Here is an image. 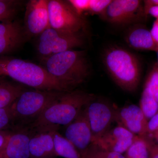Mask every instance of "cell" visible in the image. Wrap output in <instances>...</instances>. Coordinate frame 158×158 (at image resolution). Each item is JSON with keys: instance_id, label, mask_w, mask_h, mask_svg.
I'll return each mask as SVG.
<instances>
[{"instance_id": "1", "label": "cell", "mask_w": 158, "mask_h": 158, "mask_svg": "<svg viewBox=\"0 0 158 158\" xmlns=\"http://www.w3.org/2000/svg\"><path fill=\"white\" fill-rule=\"evenodd\" d=\"M95 97L93 94L83 90L64 92L31 123L30 128L39 132L58 130L60 126H67Z\"/></svg>"}, {"instance_id": "2", "label": "cell", "mask_w": 158, "mask_h": 158, "mask_svg": "<svg viewBox=\"0 0 158 158\" xmlns=\"http://www.w3.org/2000/svg\"><path fill=\"white\" fill-rule=\"evenodd\" d=\"M2 76L9 77L36 90L71 91L51 75L42 66L22 59L0 57V76Z\"/></svg>"}, {"instance_id": "3", "label": "cell", "mask_w": 158, "mask_h": 158, "mask_svg": "<svg viewBox=\"0 0 158 158\" xmlns=\"http://www.w3.org/2000/svg\"><path fill=\"white\" fill-rule=\"evenodd\" d=\"M42 62L48 72L70 90L84 83L90 73L85 51H65L44 58Z\"/></svg>"}, {"instance_id": "4", "label": "cell", "mask_w": 158, "mask_h": 158, "mask_svg": "<svg viewBox=\"0 0 158 158\" xmlns=\"http://www.w3.org/2000/svg\"><path fill=\"white\" fill-rule=\"evenodd\" d=\"M103 61L110 76L120 88L129 92L137 89L141 68L135 54L125 49L113 47L105 51Z\"/></svg>"}, {"instance_id": "5", "label": "cell", "mask_w": 158, "mask_h": 158, "mask_svg": "<svg viewBox=\"0 0 158 158\" xmlns=\"http://www.w3.org/2000/svg\"><path fill=\"white\" fill-rule=\"evenodd\" d=\"M65 92L24 90L11 105L15 122L35 120L50 105Z\"/></svg>"}, {"instance_id": "6", "label": "cell", "mask_w": 158, "mask_h": 158, "mask_svg": "<svg viewBox=\"0 0 158 158\" xmlns=\"http://www.w3.org/2000/svg\"><path fill=\"white\" fill-rule=\"evenodd\" d=\"M48 9L50 26L52 28L69 34H79L85 27L84 19L68 1L49 0Z\"/></svg>"}, {"instance_id": "7", "label": "cell", "mask_w": 158, "mask_h": 158, "mask_svg": "<svg viewBox=\"0 0 158 158\" xmlns=\"http://www.w3.org/2000/svg\"><path fill=\"white\" fill-rule=\"evenodd\" d=\"M81 33L69 34L60 32L51 27L40 35L37 49L44 58L73 50L84 45Z\"/></svg>"}, {"instance_id": "8", "label": "cell", "mask_w": 158, "mask_h": 158, "mask_svg": "<svg viewBox=\"0 0 158 158\" xmlns=\"http://www.w3.org/2000/svg\"><path fill=\"white\" fill-rule=\"evenodd\" d=\"M85 110L92 132V142L110 129L116 120V109L95 97L85 106Z\"/></svg>"}, {"instance_id": "9", "label": "cell", "mask_w": 158, "mask_h": 158, "mask_svg": "<svg viewBox=\"0 0 158 158\" xmlns=\"http://www.w3.org/2000/svg\"><path fill=\"white\" fill-rule=\"evenodd\" d=\"M65 134V138L73 144L80 154L92 144V132L85 108L66 126Z\"/></svg>"}, {"instance_id": "10", "label": "cell", "mask_w": 158, "mask_h": 158, "mask_svg": "<svg viewBox=\"0 0 158 158\" xmlns=\"http://www.w3.org/2000/svg\"><path fill=\"white\" fill-rule=\"evenodd\" d=\"M136 136L118 125L110 129L104 135L92 141V144L102 149L123 154L132 144Z\"/></svg>"}, {"instance_id": "11", "label": "cell", "mask_w": 158, "mask_h": 158, "mask_svg": "<svg viewBox=\"0 0 158 158\" xmlns=\"http://www.w3.org/2000/svg\"><path fill=\"white\" fill-rule=\"evenodd\" d=\"M48 1L31 0L26 7L25 22L27 31L32 35H40L50 27Z\"/></svg>"}, {"instance_id": "12", "label": "cell", "mask_w": 158, "mask_h": 158, "mask_svg": "<svg viewBox=\"0 0 158 158\" xmlns=\"http://www.w3.org/2000/svg\"><path fill=\"white\" fill-rule=\"evenodd\" d=\"M115 121L136 135L144 138L148 135V120L138 106L131 105L116 110Z\"/></svg>"}, {"instance_id": "13", "label": "cell", "mask_w": 158, "mask_h": 158, "mask_svg": "<svg viewBox=\"0 0 158 158\" xmlns=\"http://www.w3.org/2000/svg\"><path fill=\"white\" fill-rule=\"evenodd\" d=\"M58 130L34 132L30 141L31 158H55L54 135Z\"/></svg>"}, {"instance_id": "14", "label": "cell", "mask_w": 158, "mask_h": 158, "mask_svg": "<svg viewBox=\"0 0 158 158\" xmlns=\"http://www.w3.org/2000/svg\"><path fill=\"white\" fill-rule=\"evenodd\" d=\"M25 130L11 132L5 148V158H31L30 141L32 133Z\"/></svg>"}, {"instance_id": "15", "label": "cell", "mask_w": 158, "mask_h": 158, "mask_svg": "<svg viewBox=\"0 0 158 158\" xmlns=\"http://www.w3.org/2000/svg\"><path fill=\"white\" fill-rule=\"evenodd\" d=\"M22 29L16 22L0 23V55L13 51L21 44Z\"/></svg>"}, {"instance_id": "16", "label": "cell", "mask_w": 158, "mask_h": 158, "mask_svg": "<svg viewBox=\"0 0 158 158\" xmlns=\"http://www.w3.org/2000/svg\"><path fill=\"white\" fill-rule=\"evenodd\" d=\"M101 15L108 22L115 25H127L136 21L134 12L123 0L112 1Z\"/></svg>"}, {"instance_id": "17", "label": "cell", "mask_w": 158, "mask_h": 158, "mask_svg": "<svg viewBox=\"0 0 158 158\" xmlns=\"http://www.w3.org/2000/svg\"><path fill=\"white\" fill-rule=\"evenodd\" d=\"M125 38L128 44L135 49L158 50V46L153 39L150 31L141 25L132 27L127 31Z\"/></svg>"}, {"instance_id": "18", "label": "cell", "mask_w": 158, "mask_h": 158, "mask_svg": "<svg viewBox=\"0 0 158 158\" xmlns=\"http://www.w3.org/2000/svg\"><path fill=\"white\" fill-rule=\"evenodd\" d=\"M24 90L21 85L0 82V109L11 106Z\"/></svg>"}, {"instance_id": "19", "label": "cell", "mask_w": 158, "mask_h": 158, "mask_svg": "<svg viewBox=\"0 0 158 158\" xmlns=\"http://www.w3.org/2000/svg\"><path fill=\"white\" fill-rule=\"evenodd\" d=\"M54 142L55 152L57 156L64 158H81L73 144L58 131L54 133Z\"/></svg>"}, {"instance_id": "20", "label": "cell", "mask_w": 158, "mask_h": 158, "mask_svg": "<svg viewBox=\"0 0 158 158\" xmlns=\"http://www.w3.org/2000/svg\"><path fill=\"white\" fill-rule=\"evenodd\" d=\"M126 158H149V144L147 138L136 136L134 142L125 153Z\"/></svg>"}, {"instance_id": "21", "label": "cell", "mask_w": 158, "mask_h": 158, "mask_svg": "<svg viewBox=\"0 0 158 158\" xmlns=\"http://www.w3.org/2000/svg\"><path fill=\"white\" fill-rule=\"evenodd\" d=\"M139 107L148 121L158 112V102L152 94L144 87Z\"/></svg>"}, {"instance_id": "22", "label": "cell", "mask_w": 158, "mask_h": 158, "mask_svg": "<svg viewBox=\"0 0 158 158\" xmlns=\"http://www.w3.org/2000/svg\"><path fill=\"white\" fill-rule=\"evenodd\" d=\"M80 155L81 158H126L123 154L102 149L92 144Z\"/></svg>"}, {"instance_id": "23", "label": "cell", "mask_w": 158, "mask_h": 158, "mask_svg": "<svg viewBox=\"0 0 158 158\" xmlns=\"http://www.w3.org/2000/svg\"><path fill=\"white\" fill-rule=\"evenodd\" d=\"M18 2L0 0V23L11 21L17 11Z\"/></svg>"}, {"instance_id": "24", "label": "cell", "mask_w": 158, "mask_h": 158, "mask_svg": "<svg viewBox=\"0 0 158 158\" xmlns=\"http://www.w3.org/2000/svg\"><path fill=\"white\" fill-rule=\"evenodd\" d=\"M15 123L11 106L0 109V132L9 131Z\"/></svg>"}, {"instance_id": "25", "label": "cell", "mask_w": 158, "mask_h": 158, "mask_svg": "<svg viewBox=\"0 0 158 158\" xmlns=\"http://www.w3.org/2000/svg\"><path fill=\"white\" fill-rule=\"evenodd\" d=\"M144 88L152 94L158 103V66L156 65L148 74Z\"/></svg>"}, {"instance_id": "26", "label": "cell", "mask_w": 158, "mask_h": 158, "mask_svg": "<svg viewBox=\"0 0 158 158\" xmlns=\"http://www.w3.org/2000/svg\"><path fill=\"white\" fill-rule=\"evenodd\" d=\"M112 1V0H90L88 11L93 14L101 15L106 11Z\"/></svg>"}, {"instance_id": "27", "label": "cell", "mask_w": 158, "mask_h": 158, "mask_svg": "<svg viewBox=\"0 0 158 158\" xmlns=\"http://www.w3.org/2000/svg\"><path fill=\"white\" fill-rule=\"evenodd\" d=\"M69 3L79 15L89 11L90 0H69Z\"/></svg>"}, {"instance_id": "28", "label": "cell", "mask_w": 158, "mask_h": 158, "mask_svg": "<svg viewBox=\"0 0 158 158\" xmlns=\"http://www.w3.org/2000/svg\"><path fill=\"white\" fill-rule=\"evenodd\" d=\"M158 131V112L148 121V135H149Z\"/></svg>"}, {"instance_id": "29", "label": "cell", "mask_w": 158, "mask_h": 158, "mask_svg": "<svg viewBox=\"0 0 158 158\" xmlns=\"http://www.w3.org/2000/svg\"><path fill=\"white\" fill-rule=\"evenodd\" d=\"M147 139L149 144V158H158V145Z\"/></svg>"}, {"instance_id": "30", "label": "cell", "mask_w": 158, "mask_h": 158, "mask_svg": "<svg viewBox=\"0 0 158 158\" xmlns=\"http://www.w3.org/2000/svg\"><path fill=\"white\" fill-rule=\"evenodd\" d=\"M11 131L0 132V149H5Z\"/></svg>"}, {"instance_id": "31", "label": "cell", "mask_w": 158, "mask_h": 158, "mask_svg": "<svg viewBox=\"0 0 158 158\" xmlns=\"http://www.w3.org/2000/svg\"><path fill=\"white\" fill-rule=\"evenodd\" d=\"M150 32L154 41L158 47V18L154 22Z\"/></svg>"}, {"instance_id": "32", "label": "cell", "mask_w": 158, "mask_h": 158, "mask_svg": "<svg viewBox=\"0 0 158 158\" xmlns=\"http://www.w3.org/2000/svg\"><path fill=\"white\" fill-rule=\"evenodd\" d=\"M144 14L151 7L158 6V0H146L144 1Z\"/></svg>"}, {"instance_id": "33", "label": "cell", "mask_w": 158, "mask_h": 158, "mask_svg": "<svg viewBox=\"0 0 158 158\" xmlns=\"http://www.w3.org/2000/svg\"><path fill=\"white\" fill-rule=\"evenodd\" d=\"M146 15H150L153 17L156 18V19L158 18V6L151 7L148 10Z\"/></svg>"}, {"instance_id": "34", "label": "cell", "mask_w": 158, "mask_h": 158, "mask_svg": "<svg viewBox=\"0 0 158 158\" xmlns=\"http://www.w3.org/2000/svg\"><path fill=\"white\" fill-rule=\"evenodd\" d=\"M147 138L152 143L158 145V131L149 135L148 136Z\"/></svg>"}, {"instance_id": "35", "label": "cell", "mask_w": 158, "mask_h": 158, "mask_svg": "<svg viewBox=\"0 0 158 158\" xmlns=\"http://www.w3.org/2000/svg\"><path fill=\"white\" fill-rule=\"evenodd\" d=\"M0 158H5V149H0Z\"/></svg>"}, {"instance_id": "36", "label": "cell", "mask_w": 158, "mask_h": 158, "mask_svg": "<svg viewBox=\"0 0 158 158\" xmlns=\"http://www.w3.org/2000/svg\"><path fill=\"white\" fill-rule=\"evenodd\" d=\"M157 56H158V62H157V66H158V50L157 51Z\"/></svg>"}]
</instances>
